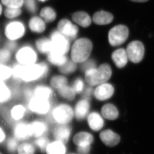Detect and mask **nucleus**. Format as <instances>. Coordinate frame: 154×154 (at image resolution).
Listing matches in <instances>:
<instances>
[{"label": "nucleus", "mask_w": 154, "mask_h": 154, "mask_svg": "<svg viewBox=\"0 0 154 154\" xmlns=\"http://www.w3.org/2000/svg\"><path fill=\"white\" fill-rule=\"evenodd\" d=\"M45 118L51 125L71 124L74 119L73 107L66 101L54 103L51 110Z\"/></svg>", "instance_id": "nucleus-1"}, {"label": "nucleus", "mask_w": 154, "mask_h": 154, "mask_svg": "<svg viewBox=\"0 0 154 154\" xmlns=\"http://www.w3.org/2000/svg\"><path fill=\"white\" fill-rule=\"evenodd\" d=\"M49 71L48 64L45 62L23 66L20 73L22 85L39 83L48 77Z\"/></svg>", "instance_id": "nucleus-2"}, {"label": "nucleus", "mask_w": 154, "mask_h": 154, "mask_svg": "<svg viewBox=\"0 0 154 154\" xmlns=\"http://www.w3.org/2000/svg\"><path fill=\"white\" fill-rule=\"evenodd\" d=\"M85 73L86 82L89 85L94 86L107 82L111 76L112 70L109 65L105 63L98 69H90Z\"/></svg>", "instance_id": "nucleus-3"}, {"label": "nucleus", "mask_w": 154, "mask_h": 154, "mask_svg": "<svg viewBox=\"0 0 154 154\" xmlns=\"http://www.w3.org/2000/svg\"><path fill=\"white\" fill-rule=\"evenodd\" d=\"M29 113L25 102H17L8 106L3 111V117L8 125L11 127L16 123L24 120Z\"/></svg>", "instance_id": "nucleus-4"}, {"label": "nucleus", "mask_w": 154, "mask_h": 154, "mask_svg": "<svg viewBox=\"0 0 154 154\" xmlns=\"http://www.w3.org/2000/svg\"><path fill=\"white\" fill-rule=\"evenodd\" d=\"M25 103L29 114L45 118L51 110L54 102L49 99L33 96Z\"/></svg>", "instance_id": "nucleus-5"}, {"label": "nucleus", "mask_w": 154, "mask_h": 154, "mask_svg": "<svg viewBox=\"0 0 154 154\" xmlns=\"http://www.w3.org/2000/svg\"><path fill=\"white\" fill-rule=\"evenodd\" d=\"M92 50V44L89 39L82 38L73 44L71 49V60L76 63H83L88 60Z\"/></svg>", "instance_id": "nucleus-6"}, {"label": "nucleus", "mask_w": 154, "mask_h": 154, "mask_svg": "<svg viewBox=\"0 0 154 154\" xmlns=\"http://www.w3.org/2000/svg\"><path fill=\"white\" fill-rule=\"evenodd\" d=\"M12 135L20 142L30 141L32 139V135L29 121L24 120L16 123L12 126Z\"/></svg>", "instance_id": "nucleus-7"}, {"label": "nucleus", "mask_w": 154, "mask_h": 154, "mask_svg": "<svg viewBox=\"0 0 154 154\" xmlns=\"http://www.w3.org/2000/svg\"><path fill=\"white\" fill-rule=\"evenodd\" d=\"M29 122L32 139L49 136L51 133V125L45 118L38 117Z\"/></svg>", "instance_id": "nucleus-8"}, {"label": "nucleus", "mask_w": 154, "mask_h": 154, "mask_svg": "<svg viewBox=\"0 0 154 154\" xmlns=\"http://www.w3.org/2000/svg\"><path fill=\"white\" fill-rule=\"evenodd\" d=\"M72 133L71 124L54 125L51 131L52 139L61 141L66 144H69L71 141Z\"/></svg>", "instance_id": "nucleus-9"}, {"label": "nucleus", "mask_w": 154, "mask_h": 154, "mask_svg": "<svg viewBox=\"0 0 154 154\" xmlns=\"http://www.w3.org/2000/svg\"><path fill=\"white\" fill-rule=\"evenodd\" d=\"M129 35V30L124 25H118L112 28L109 31L108 38L110 44L117 47L123 44L126 41Z\"/></svg>", "instance_id": "nucleus-10"}, {"label": "nucleus", "mask_w": 154, "mask_h": 154, "mask_svg": "<svg viewBox=\"0 0 154 154\" xmlns=\"http://www.w3.org/2000/svg\"><path fill=\"white\" fill-rule=\"evenodd\" d=\"M51 51L66 55L69 50V42L58 31H54L51 35Z\"/></svg>", "instance_id": "nucleus-11"}, {"label": "nucleus", "mask_w": 154, "mask_h": 154, "mask_svg": "<svg viewBox=\"0 0 154 154\" xmlns=\"http://www.w3.org/2000/svg\"><path fill=\"white\" fill-rule=\"evenodd\" d=\"M127 54L128 58L132 63H137L143 60L145 48L142 43L139 41H133L127 47Z\"/></svg>", "instance_id": "nucleus-12"}, {"label": "nucleus", "mask_w": 154, "mask_h": 154, "mask_svg": "<svg viewBox=\"0 0 154 154\" xmlns=\"http://www.w3.org/2000/svg\"><path fill=\"white\" fill-rule=\"evenodd\" d=\"M73 107L74 119L77 121H82L87 118L89 114L90 102L89 99L82 97L76 102Z\"/></svg>", "instance_id": "nucleus-13"}, {"label": "nucleus", "mask_w": 154, "mask_h": 154, "mask_svg": "<svg viewBox=\"0 0 154 154\" xmlns=\"http://www.w3.org/2000/svg\"><path fill=\"white\" fill-rule=\"evenodd\" d=\"M16 58L20 64L27 66L35 63L37 55L32 48L29 47H24L17 51Z\"/></svg>", "instance_id": "nucleus-14"}, {"label": "nucleus", "mask_w": 154, "mask_h": 154, "mask_svg": "<svg viewBox=\"0 0 154 154\" xmlns=\"http://www.w3.org/2000/svg\"><path fill=\"white\" fill-rule=\"evenodd\" d=\"M34 96L44 98L51 100L54 101L57 95L56 91L49 85L45 83H36L32 85Z\"/></svg>", "instance_id": "nucleus-15"}, {"label": "nucleus", "mask_w": 154, "mask_h": 154, "mask_svg": "<svg viewBox=\"0 0 154 154\" xmlns=\"http://www.w3.org/2000/svg\"><path fill=\"white\" fill-rule=\"evenodd\" d=\"M58 31L63 35L69 41L73 40L77 36L79 29L77 26L73 25L69 20L63 19L58 24Z\"/></svg>", "instance_id": "nucleus-16"}, {"label": "nucleus", "mask_w": 154, "mask_h": 154, "mask_svg": "<svg viewBox=\"0 0 154 154\" xmlns=\"http://www.w3.org/2000/svg\"><path fill=\"white\" fill-rule=\"evenodd\" d=\"M25 27L20 22H14L8 25L5 29V34L10 40L15 41L23 36Z\"/></svg>", "instance_id": "nucleus-17"}, {"label": "nucleus", "mask_w": 154, "mask_h": 154, "mask_svg": "<svg viewBox=\"0 0 154 154\" xmlns=\"http://www.w3.org/2000/svg\"><path fill=\"white\" fill-rule=\"evenodd\" d=\"M114 88L109 83H102L99 85L94 91L95 97L98 100L103 101L109 99L113 94Z\"/></svg>", "instance_id": "nucleus-18"}, {"label": "nucleus", "mask_w": 154, "mask_h": 154, "mask_svg": "<svg viewBox=\"0 0 154 154\" xmlns=\"http://www.w3.org/2000/svg\"><path fill=\"white\" fill-rule=\"evenodd\" d=\"M72 141L76 147L86 146L91 145L94 138L91 134L85 131H80L72 136Z\"/></svg>", "instance_id": "nucleus-19"}, {"label": "nucleus", "mask_w": 154, "mask_h": 154, "mask_svg": "<svg viewBox=\"0 0 154 154\" xmlns=\"http://www.w3.org/2000/svg\"><path fill=\"white\" fill-rule=\"evenodd\" d=\"M13 100V93L10 84L0 80V105L8 104Z\"/></svg>", "instance_id": "nucleus-20"}, {"label": "nucleus", "mask_w": 154, "mask_h": 154, "mask_svg": "<svg viewBox=\"0 0 154 154\" xmlns=\"http://www.w3.org/2000/svg\"><path fill=\"white\" fill-rule=\"evenodd\" d=\"M67 144L61 141L51 139L45 150V154H67Z\"/></svg>", "instance_id": "nucleus-21"}, {"label": "nucleus", "mask_w": 154, "mask_h": 154, "mask_svg": "<svg viewBox=\"0 0 154 154\" xmlns=\"http://www.w3.org/2000/svg\"><path fill=\"white\" fill-rule=\"evenodd\" d=\"M100 138L104 144L109 147H114L120 142L119 136L110 130H106L101 132Z\"/></svg>", "instance_id": "nucleus-22"}, {"label": "nucleus", "mask_w": 154, "mask_h": 154, "mask_svg": "<svg viewBox=\"0 0 154 154\" xmlns=\"http://www.w3.org/2000/svg\"><path fill=\"white\" fill-rule=\"evenodd\" d=\"M57 94L64 101L71 103L75 100L77 94L69 84L56 91Z\"/></svg>", "instance_id": "nucleus-23"}, {"label": "nucleus", "mask_w": 154, "mask_h": 154, "mask_svg": "<svg viewBox=\"0 0 154 154\" xmlns=\"http://www.w3.org/2000/svg\"><path fill=\"white\" fill-rule=\"evenodd\" d=\"M87 120L89 126L93 131H99L104 125L103 118L97 112H92L89 114Z\"/></svg>", "instance_id": "nucleus-24"}, {"label": "nucleus", "mask_w": 154, "mask_h": 154, "mask_svg": "<svg viewBox=\"0 0 154 154\" xmlns=\"http://www.w3.org/2000/svg\"><path fill=\"white\" fill-rule=\"evenodd\" d=\"M112 59L117 67L118 68L124 67L128 61V58L126 51L123 48L117 50L113 52Z\"/></svg>", "instance_id": "nucleus-25"}, {"label": "nucleus", "mask_w": 154, "mask_h": 154, "mask_svg": "<svg viewBox=\"0 0 154 154\" xmlns=\"http://www.w3.org/2000/svg\"><path fill=\"white\" fill-rule=\"evenodd\" d=\"M69 79L67 76L61 74L52 76L50 79L48 85L56 91L57 90L69 85Z\"/></svg>", "instance_id": "nucleus-26"}, {"label": "nucleus", "mask_w": 154, "mask_h": 154, "mask_svg": "<svg viewBox=\"0 0 154 154\" xmlns=\"http://www.w3.org/2000/svg\"><path fill=\"white\" fill-rule=\"evenodd\" d=\"M113 20V16L111 14L105 11L96 12L93 16V21L98 25H107L111 23Z\"/></svg>", "instance_id": "nucleus-27"}, {"label": "nucleus", "mask_w": 154, "mask_h": 154, "mask_svg": "<svg viewBox=\"0 0 154 154\" xmlns=\"http://www.w3.org/2000/svg\"><path fill=\"white\" fill-rule=\"evenodd\" d=\"M72 20L80 26L86 28L91 23V19L90 16L85 12H76L72 15Z\"/></svg>", "instance_id": "nucleus-28"}, {"label": "nucleus", "mask_w": 154, "mask_h": 154, "mask_svg": "<svg viewBox=\"0 0 154 154\" xmlns=\"http://www.w3.org/2000/svg\"><path fill=\"white\" fill-rule=\"evenodd\" d=\"M48 60L51 63L57 67H60L68 60L66 55L51 51L48 54Z\"/></svg>", "instance_id": "nucleus-29"}, {"label": "nucleus", "mask_w": 154, "mask_h": 154, "mask_svg": "<svg viewBox=\"0 0 154 154\" xmlns=\"http://www.w3.org/2000/svg\"><path fill=\"white\" fill-rule=\"evenodd\" d=\"M102 115L107 119L115 120L118 117V111L114 105L111 104H107L102 107L101 109Z\"/></svg>", "instance_id": "nucleus-30"}, {"label": "nucleus", "mask_w": 154, "mask_h": 154, "mask_svg": "<svg viewBox=\"0 0 154 154\" xmlns=\"http://www.w3.org/2000/svg\"><path fill=\"white\" fill-rule=\"evenodd\" d=\"M37 149L32 141H27L20 142L17 148V154H35Z\"/></svg>", "instance_id": "nucleus-31"}, {"label": "nucleus", "mask_w": 154, "mask_h": 154, "mask_svg": "<svg viewBox=\"0 0 154 154\" xmlns=\"http://www.w3.org/2000/svg\"><path fill=\"white\" fill-rule=\"evenodd\" d=\"M51 140V138L49 136H45L32 139V142L36 147L37 150H38L42 154H45L47 146Z\"/></svg>", "instance_id": "nucleus-32"}, {"label": "nucleus", "mask_w": 154, "mask_h": 154, "mask_svg": "<svg viewBox=\"0 0 154 154\" xmlns=\"http://www.w3.org/2000/svg\"><path fill=\"white\" fill-rule=\"evenodd\" d=\"M29 26L32 32L37 33L43 32L45 28L44 21L38 17H35L31 19L29 21Z\"/></svg>", "instance_id": "nucleus-33"}, {"label": "nucleus", "mask_w": 154, "mask_h": 154, "mask_svg": "<svg viewBox=\"0 0 154 154\" xmlns=\"http://www.w3.org/2000/svg\"><path fill=\"white\" fill-rule=\"evenodd\" d=\"M36 47L42 54H49L52 51L51 40L47 38H42L36 41Z\"/></svg>", "instance_id": "nucleus-34"}, {"label": "nucleus", "mask_w": 154, "mask_h": 154, "mask_svg": "<svg viewBox=\"0 0 154 154\" xmlns=\"http://www.w3.org/2000/svg\"><path fill=\"white\" fill-rule=\"evenodd\" d=\"M77 69L76 63L72 60H69L65 64L58 67V71L61 74L64 75H68L75 72Z\"/></svg>", "instance_id": "nucleus-35"}, {"label": "nucleus", "mask_w": 154, "mask_h": 154, "mask_svg": "<svg viewBox=\"0 0 154 154\" xmlns=\"http://www.w3.org/2000/svg\"><path fill=\"white\" fill-rule=\"evenodd\" d=\"M20 143V142L11 135L8 136L5 144L8 152L10 154H14L17 152Z\"/></svg>", "instance_id": "nucleus-36"}, {"label": "nucleus", "mask_w": 154, "mask_h": 154, "mask_svg": "<svg viewBox=\"0 0 154 154\" xmlns=\"http://www.w3.org/2000/svg\"><path fill=\"white\" fill-rule=\"evenodd\" d=\"M12 76V67L4 63H0V80L8 82L11 80Z\"/></svg>", "instance_id": "nucleus-37"}, {"label": "nucleus", "mask_w": 154, "mask_h": 154, "mask_svg": "<svg viewBox=\"0 0 154 154\" xmlns=\"http://www.w3.org/2000/svg\"><path fill=\"white\" fill-rule=\"evenodd\" d=\"M77 95H82L85 88V81L82 77H76L70 83Z\"/></svg>", "instance_id": "nucleus-38"}, {"label": "nucleus", "mask_w": 154, "mask_h": 154, "mask_svg": "<svg viewBox=\"0 0 154 154\" xmlns=\"http://www.w3.org/2000/svg\"><path fill=\"white\" fill-rule=\"evenodd\" d=\"M40 15L47 23L53 22L56 17V14L54 11L50 7L43 8L41 11Z\"/></svg>", "instance_id": "nucleus-39"}, {"label": "nucleus", "mask_w": 154, "mask_h": 154, "mask_svg": "<svg viewBox=\"0 0 154 154\" xmlns=\"http://www.w3.org/2000/svg\"><path fill=\"white\" fill-rule=\"evenodd\" d=\"M5 15L9 19H13L19 16L21 14V10L20 8L7 7L5 10Z\"/></svg>", "instance_id": "nucleus-40"}, {"label": "nucleus", "mask_w": 154, "mask_h": 154, "mask_svg": "<svg viewBox=\"0 0 154 154\" xmlns=\"http://www.w3.org/2000/svg\"><path fill=\"white\" fill-rule=\"evenodd\" d=\"M2 2L7 7L20 8L23 5V0H2Z\"/></svg>", "instance_id": "nucleus-41"}, {"label": "nucleus", "mask_w": 154, "mask_h": 154, "mask_svg": "<svg viewBox=\"0 0 154 154\" xmlns=\"http://www.w3.org/2000/svg\"><path fill=\"white\" fill-rule=\"evenodd\" d=\"M94 68H96V63L94 60L91 59L90 60L88 59L83 63H82L80 66V69L84 72H85L87 70L94 69Z\"/></svg>", "instance_id": "nucleus-42"}, {"label": "nucleus", "mask_w": 154, "mask_h": 154, "mask_svg": "<svg viewBox=\"0 0 154 154\" xmlns=\"http://www.w3.org/2000/svg\"><path fill=\"white\" fill-rule=\"evenodd\" d=\"M11 58V52L6 48L0 50V63H5Z\"/></svg>", "instance_id": "nucleus-43"}, {"label": "nucleus", "mask_w": 154, "mask_h": 154, "mask_svg": "<svg viewBox=\"0 0 154 154\" xmlns=\"http://www.w3.org/2000/svg\"><path fill=\"white\" fill-rule=\"evenodd\" d=\"M94 89L92 86L89 85L86 86L85 90L82 93V97L85 98L86 99L90 100L92 95L94 94Z\"/></svg>", "instance_id": "nucleus-44"}, {"label": "nucleus", "mask_w": 154, "mask_h": 154, "mask_svg": "<svg viewBox=\"0 0 154 154\" xmlns=\"http://www.w3.org/2000/svg\"><path fill=\"white\" fill-rule=\"evenodd\" d=\"M26 9L32 13H35L36 11V5L35 0H25Z\"/></svg>", "instance_id": "nucleus-45"}, {"label": "nucleus", "mask_w": 154, "mask_h": 154, "mask_svg": "<svg viewBox=\"0 0 154 154\" xmlns=\"http://www.w3.org/2000/svg\"><path fill=\"white\" fill-rule=\"evenodd\" d=\"M91 149V145L76 147V153L78 154H89Z\"/></svg>", "instance_id": "nucleus-46"}, {"label": "nucleus", "mask_w": 154, "mask_h": 154, "mask_svg": "<svg viewBox=\"0 0 154 154\" xmlns=\"http://www.w3.org/2000/svg\"><path fill=\"white\" fill-rule=\"evenodd\" d=\"M16 43L14 42V41H12V40L8 41L5 45V48L10 52L14 51L15 49L16 48Z\"/></svg>", "instance_id": "nucleus-47"}, {"label": "nucleus", "mask_w": 154, "mask_h": 154, "mask_svg": "<svg viewBox=\"0 0 154 154\" xmlns=\"http://www.w3.org/2000/svg\"><path fill=\"white\" fill-rule=\"evenodd\" d=\"M8 136L7 135L6 131L4 128L0 126V144L5 143L6 140L7 139Z\"/></svg>", "instance_id": "nucleus-48"}, {"label": "nucleus", "mask_w": 154, "mask_h": 154, "mask_svg": "<svg viewBox=\"0 0 154 154\" xmlns=\"http://www.w3.org/2000/svg\"><path fill=\"white\" fill-rule=\"evenodd\" d=\"M131 1L134 2H139V3H144L146 2L149 0H130Z\"/></svg>", "instance_id": "nucleus-49"}, {"label": "nucleus", "mask_w": 154, "mask_h": 154, "mask_svg": "<svg viewBox=\"0 0 154 154\" xmlns=\"http://www.w3.org/2000/svg\"><path fill=\"white\" fill-rule=\"evenodd\" d=\"M2 6L0 4V15L2 13Z\"/></svg>", "instance_id": "nucleus-50"}, {"label": "nucleus", "mask_w": 154, "mask_h": 154, "mask_svg": "<svg viewBox=\"0 0 154 154\" xmlns=\"http://www.w3.org/2000/svg\"><path fill=\"white\" fill-rule=\"evenodd\" d=\"M67 154H77V153H67Z\"/></svg>", "instance_id": "nucleus-51"}, {"label": "nucleus", "mask_w": 154, "mask_h": 154, "mask_svg": "<svg viewBox=\"0 0 154 154\" xmlns=\"http://www.w3.org/2000/svg\"><path fill=\"white\" fill-rule=\"evenodd\" d=\"M39 1L41 2H45V1H47V0H39Z\"/></svg>", "instance_id": "nucleus-52"}, {"label": "nucleus", "mask_w": 154, "mask_h": 154, "mask_svg": "<svg viewBox=\"0 0 154 154\" xmlns=\"http://www.w3.org/2000/svg\"><path fill=\"white\" fill-rule=\"evenodd\" d=\"M0 154H2V153H1V152H0Z\"/></svg>", "instance_id": "nucleus-53"}]
</instances>
